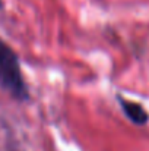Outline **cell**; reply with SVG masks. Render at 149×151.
I'll return each instance as SVG.
<instances>
[{"instance_id": "1", "label": "cell", "mask_w": 149, "mask_h": 151, "mask_svg": "<svg viewBox=\"0 0 149 151\" xmlns=\"http://www.w3.org/2000/svg\"><path fill=\"white\" fill-rule=\"evenodd\" d=\"M0 87L15 99L26 100L28 91L21 75V66L15 51L0 40Z\"/></svg>"}, {"instance_id": "3", "label": "cell", "mask_w": 149, "mask_h": 151, "mask_svg": "<svg viewBox=\"0 0 149 151\" xmlns=\"http://www.w3.org/2000/svg\"><path fill=\"white\" fill-rule=\"evenodd\" d=\"M0 7H1V0H0Z\"/></svg>"}, {"instance_id": "2", "label": "cell", "mask_w": 149, "mask_h": 151, "mask_svg": "<svg viewBox=\"0 0 149 151\" xmlns=\"http://www.w3.org/2000/svg\"><path fill=\"white\" fill-rule=\"evenodd\" d=\"M118 103H120V106H121L124 114H126L133 123H136V125H145V123H148L149 114L145 111V109H143L140 104H138V103H135V101L124 100V99H121L120 96H118Z\"/></svg>"}]
</instances>
